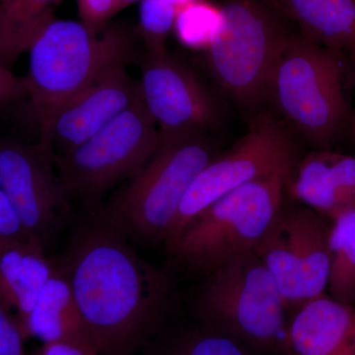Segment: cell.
I'll return each instance as SVG.
<instances>
[{
  "label": "cell",
  "instance_id": "cell-18",
  "mask_svg": "<svg viewBox=\"0 0 355 355\" xmlns=\"http://www.w3.org/2000/svg\"><path fill=\"white\" fill-rule=\"evenodd\" d=\"M55 260V270L34 307L19 324L20 330L25 338H38L42 343L67 340L88 342L69 280Z\"/></svg>",
  "mask_w": 355,
  "mask_h": 355
},
{
  "label": "cell",
  "instance_id": "cell-7",
  "mask_svg": "<svg viewBox=\"0 0 355 355\" xmlns=\"http://www.w3.org/2000/svg\"><path fill=\"white\" fill-rule=\"evenodd\" d=\"M342 51L294 32L273 71L266 101L293 132L317 149H329L347 120Z\"/></svg>",
  "mask_w": 355,
  "mask_h": 355
},
{
  "label": "cell",
  "instance_id": "cell-2",
  "mask_svg": "<svg viewBox=\"0 0 355 355\" xmlns=\"http://www.w3.org/2000/svg\"><path fill=\"white\" fill-rule=\"evenodd\" d=\"M159 135L146 164L96 211L132 244H164L187 191L219 154L205 130Z\"/></svg>",
  "mask_w": 355,
  "mask_h": 355
},
{
  "label": "cell",
  "instance_id": "cell-21",
  "mask_svg": "<svg viewBox=\"0 0 355 355\" xmlns=\"http://www.w3.org/2000/svg\"><path fill=\"white\" fill-rule=\"evenodd\" d=\"M220 24V9L202 0H193L178 8L174 30L184 46L207 50Z\"/></svg>",
  "mask_w": 355,
  "mask_h": 355
},
{
  "label": "cell",
  "instance_id": "cell-16",
  "mask_svg": "<svg viewBox=\"0 0 355 355\" xmlns=\"http://www.w3.org/2000/svg\"><path fill=\"white\" fill-rule=\"evenodd\" d=\"M30 239L0 245V303L18 326L34 307L55 270V260Z\"/></svg>",
  "mask_w": 355,
  "mask_h": 355
},
{
  "label": "cell",
  "instance_id": "cell-10",
  "mask_svg": "<svg viewBox=\"0 0 355 355\" xmlns=\"http://www.w3.org/2000/svg\"><path fill=\"white\" fill-rule=\"evenodd\" d=\"M299 158L297 144L288 130L272 114H256L246 135L212 159L193 180L166 241L222 196L257 178L292 167Z\"/></svg>",
  "mask_w": 355,
  "mask_h": 355
},
{
  "label": "cell",
  "instance_id": "cell-22",
  "mask_svg": "<svg viewBox=\"0 0 355 355\" xmlns=\"http://www.w3.org/2000/svg\"><path fill=\"white\" fill-rule=\"evenodd\" d=\"M156 355H258L242 343L202 326L170 340Z\"/></svg>",
  "mask_w": 355,
  "mask_h": 355
},
{
  "label": "cell",
  "instance_id": "cell-8",
  "mask_svg": "<svg viewBox=\"0 0 355 355\" xmlns=\"http://www.w3.org/2000/svg\"><path fill=\"white\" fill-rule=\"evenodd\" d=\"M159 139L157 125L140 96L81 146L55 159L53 165L71 200L96 212L110 190L141 169Z\"/></svg>",
  "mask_w": 355,
  "mask_h": 355
},
{
  "label": "cell",
  "instance_id": "cell-14",
  "mask_svg": "<svg viewBox=\"0 0 355 355\" xmlns=\"http://www.w3.org/2000/svg\"><path fill=\"white\" fill-rule=\"evenodd\" d=\"M282 355H355V305L326 293L291 311Z\"/></svg>",
  "mask_w": 355,
  "mask_h": 355
},
{
  "label": "cell",
  "instance_id": "cell-1",
  "mask_svg": "<svg viewBox=\"0 0 355 355\" xmlns=\"http://www.w3.org/2000/svg\"><path fill=\"white\" fill-rule=\"evenodd\" d=\"M96 212L70 228L58 266L69 280L88 342L100 355H130L173 300L169 275L140 258Z\"/></svg>",
  "mask_w": 355,
  "mask_h": 355
},
{
  "label": "cell",
  "instance_id": "cell-31",
  "mask_svg": "<svg viewBox=\"0 0 355 355\" xmlns=\"http://www.w3.org/2000/svg\"><path fill=\"white\" fill-rule=\"evenodd\" d=\"M8 70H10L9 67H7L6 65H4L0 62V73H3V72L8 71Z\"/></svg>",
  "mask_w": 355,
  "mask_h": 355
},
{
  "label": "cell",
  "instance_id": "cell-6",
  "mask_svg": "<svg viewBox=\"0 0 355 355\" xmlns=\"http://www.w3.org/2000/svg\"><path fill=\"white\" fill-rule=\"evenodd\" d=\"M207 65L226 97L253 109L268 99L277 62L293 26L261 0H223Z\"/></svg>",
  "mask_w": 355,
  "mask_h": 355
},
{
  "label": "cell",
  "instance_id": "cell-13",
  "mask_svg": "<svg viewBox=\"0 0 355 355\" xmlns=\"http://www.w3.org/2000/svg\"><path fill=\"white\" fill-rule=\"evenodd\" d=\"M140 96L139 81L125 67H114L51 114L40 127L39 144L53 162L100 132Z\"/></svg>",
  "mask_w": 355,
  "mask_h": 355
},
{
  "label": "cell",
  "instance_id": "cell-27",
  "mask_svg": "<svg viewBox=\"0 0 355 355\" xmlns=\"http://www.w3.org/2000/svg\"><path fill=\"white\" fill-rule=\"evenodd\" d=\"M31 355H100L90 343L83 340H57L42 343Z\"/></svg>",
  "mask_w": 355,
  "mask_h": 355
},
{
  "label": "cell",
  "instance_id": "cell-4",
  "mask_svg": "<svg viewBox=\"0 0 355 355\" xmlns=\"http://www.w3.org/2000/svg\"><path fill=\"white\" fill-rule=\"evenodd\" d=\"M26 92L39 125L70 100L135 57L132 40L118 26L101 31L83 23L53 18L40 32L29 51Z\"/></svg>",
  "mask_w": 355,
  "mask_h": 355
},
{
  "label": "cell",
  "instance_id": "cell-5",
  "mask_svg": "<svg viewBox=\"0 0 355 355\" xmlns=\"http://www.w3.org/2000/svg\"><path fill=\"white\" fill-rule=\"evenodd\" d=\"M195 307L205 328L258 355H282L289 311L254 251L235 257L205 277Z\"/></svg>",
  "mask_w": 355,
  "mask_h": 355
},
{
  "label": "cell",
  "instance_id": "cell-19",
  "mask_svg": "<svg viewBox=\"0 0 355 355\" xmlns=\"http://www.w3.org/2000/svg\"><path fill=\"white\" fill-rule=\"evenodd\" d=\"M58 0L0 2V62L10 69L28 53L40 32L55 18Z\"/></svg>",
  "mask_w": 355,
  "mask_h": 355
},
{
  "label": "cell",
  "instance_id": "cell-17",
  "mask_svg": "<svg viewBox=\"0 0 355 355\" xmlns=\"http://www.w3.org/2000/svg\"><path fill=\"white\" fill-rule=\"evenodd\" d=\"M301 36L330 50H355V0H261Z\"/></svg>",
  "mask_w": 355,
  "mask_h": 355
},
{
  "label": "cell",
  "instance_id": "cell-11",
  "mask_svg": "<svg viewBox=\"0 0 355 355\" xmlns=\"http://www.w3.org/2000/svg\"><path fill=\"white\" fill-rule=\"evenodd\" d=\"M0 187L28 238L49 252L69 223L71 198L39 142L0 137Z\"/></svg>",
  "mask_w": 355,
  "mask_h": 355
},
{
  "label": "cell",
  "instance_id": "cell-33",
  "mask_svg": "<svg viewBox=\"0 0 355 355\" xmlns=\"http://www.w3.org/2000/svg\"><path fill=\"white\" fill-rule=\"evenodd\" d=\"M3 1V0H0V2Z\"/></svg>",
  "mask_w": 355,
  "mask_h": 355
},
{
  "label": "cell",
  "instance_id": "cell-30",
  "mask_svg": "<svg viewBox=\"0 0 355 355\" xmlns=\"http://www.w3.org/2000/svg\"><path fill=\"white\" fill-rule=\"evenodd\" d=\"M170 1L173 2V3L179 8L180 6L188 3V2L193 1V0H170Z\"/></svg>",
  "mask_w": 355,
  "mask_h": 355
},
{
  "label": "cell",
  "instance_id": "cell-26",
  "mask_svg": "<svg viewBox=\"0 0 355 355\" xmlns=\"http://www.w3.org/2000/svg\"><path fill=\"white\" fill-rule=\"evenodd\" d=\"M23 239L29 238L12 203L0 187V245Z\"/></svg>",
  "mask_w": 355,
  "mask_h": 355
},
{
  "label": "cell",
  "instance_id": "cell-29",
  "mask_svg": "<svg viewBox=\"0 0 355 355\" xmlns=\"http://www.w3.org/2000/svg\"><path fill=\"white\" fill-rule=\"evenodd\" d=\"M141 1V0H119V6H120L121 9L125 8L130 4L133 3V2Z\"/></svg>",
  "mask_w": 355,
  "mask_h": 355
},
{
  "label": "cell",
  "instance_id": "cell-15",
  "mask_svg": "<svg viewBox=\"0 0 355 355\" xmlns=\"http://www.w3.org/2000/svg\"><path fill=\"white\" fill-rule=\"evenodd\" d=\"M286 193L300 205L333 219L355 205V156L320 149L299 158Z\"/></svg>",
  "mask_w": 355,
  "mask_h": 355
},
{
  "label": "cell",
  "instance_id": "cell-24",
  "mask_svg": "<svg viewBox=\"0 0 355 355\" xmlns=\"http://www.w3.org/2000/svg\"><path fill=\"white\" fill-rule=\"evenodd\" d=\"M83 23L91 31H101L106 22L120 10L119 0H77Z\"/></svg>",
  "mask_w": 355,
  "mask_h": 355
},
{
  "label": "cell",
  "instance_id": "cell-20",
  "mask_svg": "<svg viewBox=\"0 0 355 355\" xmlns=\"http://www.w3.org/2000/svg\"><path fill=\"white\" fill-rule=\"evenodd\" d=\"M329 248L327 293L345 304L355 305V205L331 219Z\"/></svg>",
  "mask_w": 355,
  "mask_h": 355
},
{
  "label": "cell",
  "instance_id": "cell-28",
  "mask_svg": "<svg viewBox=\"0 0 355 355\" xmlns=\"http://www.w3.org/2000/svg\"><path fill=\"white\" fill-rule=\"evenodd\" d=\"M27 96L24 77L13 73L12 70L0 73V107L8 106Z\"/></svg>",
  "mask_w": 355,
  "mask_h": 355
},
{
  "label": "cell",
  "instance_id": "cell-25",
  "mask_svg": "<svg viewBox=\"0 0 355 355\" xmlns=\"http://www.w3.org/2000/svg\"><path fill=\"white\" fill-rule=\"evenodd\" d=\"M24 340L15 317L0 303V355H26Z\"/></svg>",
  "mask_w": 355,
  "mask_h": 355
},
{
  "label": "cell",
  "instance_id": "cell-9",
  "mask_svg": "<svg viewBox=\"0 0 355 355\" xmlns=\"http://www.w3.org/2000/svg\"><path fill=\"white\" fill-rule=\"evenodd\" d=\"M331 219L304 207H284L254 250L289 313L327 293Z\"/></svg>",
  "mask_w": 355,
  "mask_h": 355
},
{
  "label": "cell",
  "instance_id": "cell-23",
  "mask_svg": "<svg viewBox=\"0 0 355 355\" xmlns=\"http://www.w3.org/2000/svg\"><path fill=\"white\" fill-rule=\"evenodd\" d=\"M178 7L170 0H141L140 27L147 51H165L168 35L174 29Z\"/></svg>",
  "mask_w": 355,
  "mask_h": 355
},
{
  "label": "cell",
  "instance_id": "cell-3",
  "mask_svg": "<svg viewBox=\"0 0 355 355\" xmlns=\"http://www.w3.org/2000/svg\"><path fill=\"white\" fill-rule=\"evenodd\" d=\"M294 166L252 180L202 210L164 243L172 263L184 272L207 277L254 251L284 207Z\"/></svg>",
  "mask_w": 355,
  "mask_h": 355
},
{
  "label": "cell",
  "instance_id": "cell-12",
  "mask_svg": "<svg viewBox=\"0 0 355 355\" xmlns=\"http://www.w3.org/2000/svg\"><path fill=\"white\" fill-rule=\"evenodd\" d=\"M142 99L160 133L214 132L221 127L220 102L193 69L167 51L140 62Z\"/></svg>",
  "mask_w": 355,
  "mask_h": 355
},
{
  "label": "cell",
  "instance_id": "cell-32",
  "mask_svg": "<svg viewBox=\"0 0 355 355\" xmlns=\"http://www.w3.org/2000/svg\"><path fill=\"white\" fill-rule=\"evenodd\" d=\"M352 58H354V65H355V50L354 51H352Z\"/></svg>",
  "mask_w": 355,
  "mask_h": 355
}]
</instances>
